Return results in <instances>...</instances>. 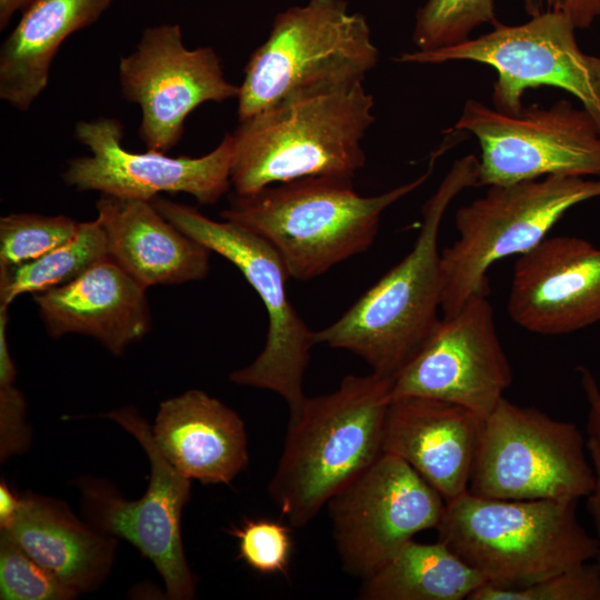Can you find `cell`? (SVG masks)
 I'll use <instances>...</instances> for the list:
<instances>
[{
  "mask_svg": "<svg viewBox=\"0 0 600 600\" xmlns=\"http://www.w3.org/2000/svg\"><path fill=\"white\" fill-rule=\"evenodd\" d=\"M479 159L456 160L422 208L410 252L337 321L314 331L316 344L348 350L372 372L394 379L418 353L438 321L442 297L439 232L444 213L464 189L478 187Z\"/></svg>",
  "mask_w": 600,
  "mask_h": 600,
  "instance_id": "cell-1",
  "label": "cell"
},
{
  "mask_svg": "<svg viewBox=\"0 0 600 600\" xmlns=\"http://www.w3.org/2000/svg\"><path fill=\"white\" fill-rule=\"evenodd\" d=\"M393 379L347 376L333 392L307 398L289 420L268 492L292 527H304L383 452Z\"/></svg>",
  "mask_w": 600,
  "mask_h": 600,
  "instance_id": "cell-2",
  "label": "cell"
},
{
  "mask_svg": "<svg viewBox=\"0 0 600 600\" xmlns=\"http://www.w3.org/2000/svg\"><path fill=\"white\" fill-rule=\"evenodd\" d=\"M437 159L431 156L428 170L414 180L377 196H360L351 178L313 176L234 194L220 217L270 242L289 278L310 280L367 251L384 210L423 184Z\"/></svg>",
  "mask_w": 600,
  "mask_h": 600,
  "instance_id": "cell-3",
  "label": "cell"
},
{
  "mask_svg": "<svg viewBox=\"0 0 600 600\" xmlns=\"http://www.w3.org/2000/svg\"><path fill=\"white\" fill-rule=\"evenodd\" d=\"M374 100L357 82L284 101L240 120L232 136L231 184L238 196L313 176L353 178Z\"/></svg>",
  "mask_w": 600,
  "mask_h": 600,
  "instance_id": "cell-4",
  "label": "cell"
},
{
  "mask_svg": "<svg viewBox=\"0 0 600 600\" xmlns=\"http://www.w3.org/2000/svg\"><path fill=\"white\" fill-rule=\"evenodd\" d=\"M578 500H507L469 491L446 502L438 540L488 583L518 589L594 559L597 539L577 516Z\"/></svg>",
  "mask_w": 600,
  "mask_h": 600,
  "instance_id": "cell-5",
  "label": "cell"
},
{
  "mask_svg": "<svg viewBox=\"0 0 600 600\" xmlns=\"http://www.w3.org/2000/svg\"><path fill=\"white\" fill-rule=\"evenodd\" d=\"M379 60L366 17L344 0H309L279 12L250 56L239 86L238 119L296 98L357 82Z\"/></svg>",
  "mask_w": 600,
  "mask_h": 600,
  "instance_id": "cell-6",
  "label": "cell"
},
{
  "mask_svg": "<svg viewBox=\"0 0 600 600\" xmlns=\"http://www.w3.org/2000/svg\"><path fill=\"white\" fill-rule=\"evenodd\" d=\"M597 197L600 178L547 176L489 186L483 197L459 208L458 239L441 252L443 316L474 296L488 297L494 262L530 251L569 209Z\"/></svg>",
  "mask_w": 600,
  "mask_h": 600,
  "instance_id": "cell-7",
  "label": "cell"
},
{
  "mask_svg": "<svg viewBox=\"0 0 600 600\" xmlns=\"http://www.w3.org/2000/svg\"><path fill=\"white\" fill-rule=\"evenodd\" d=\"M153 207L179 230L232 262L259 294L268 313V333L260 354L233 371V383L279 394L294 419L307 399L303 377L316 344L311 331L292 306L286 290L289 278L277 250L264 238L232 221H214L196 208L160 194Z\"/></svg>",
  "mask_w": 600,
  "mask_h": 600,
  "instance_id": "cell-8",
  "label": "cell"
},
{
  "mask_svg": "<svg viewBox=\"0 0 600 600\" xmlns=\"http://www.w3.org/2000/svg\"><path fill=\"white\" fill-rule=\"evenodd\" d=\"M596 472L579 428L504 397L484 418L469 492L507 500H580Z\"/></svg>",
  "mask_w": 600,
  "mask_h": 600,
  "instance_id": "cell-9",
  "label": "cell"
},
{
  "mask_svg": "<svg viewBox=\"0 0 600 600\" xmlns=\"http://www.w3.org/2000/svg\"><path fill=\"white\" fill-rule=\"evenodd\" d=\"M576 27L564 14L544 12L518 26L498 23L478 38L436 49L404 52L403 63L436 64L469 60L497 71L494 109L518 113L528 89L560 88L574 96L600 132V58L584 53L576 39Z\"/></svg>",
  "mask_w": 600,
  "mask_h": 600,
  "instance_id": "cell-10",
  "label": "cell"
},
{
  "mask_svg": "<svg viewBox=\"0 0 600 600\" xmlns=\"http://www.w3.org/2000/svg\"><path fill=\"white\" fill-rule=\"evenodd\" d=\"M479 141L478 186L547 176L600 177V132L583 108L560 99L506 113L470 99L454 126Z\"/></svg>",
  "mask_w": 600,
  "mask_h": 600,
  "instance_id": "cell-11",
  "label": "cell"
},
{
  "mask_svg": "<svg viewBox=\"0 0 600 600\" xmlns=\"http://www.w3.org/2000/svg\"><path fill=\"white\" fill-rule=\"evenodd\" d=\"M103 417L116 421L141 444L150 461V481L141 498L127 500L107 481L82 479L79 488L83 513L90 524L130 542L152 562L163 580L167 598L192 599L198 579L188 564L181 534L191 480L161 453L151 427L134 408L112 410Z\"/></svg>",
  "mask_w": 600,
  "mask_h": 600,
  "instance_id": "cell-12",
  "label": "cell"
},
{
  "mask_svg": "<svg viewBox=\"0 0 600 600\" xmlns=\"http://www.w3.org/2000/svg\"><path fill=\"white\" fill-rule=\"evenodd\" d=\"M328 507L342 570L364 580L417 533L437 529L446 500L406 461L382 453Z\"/></svg>",
  "mask_w": 600,
  "mask_h": 600,
  "instance_id": "cell-13",
  "label": "cell"
},
{
  "mask_svg": "<svg viewBox=\"0 0 600 600\" xmlns=\"http://www.w3.org/2000/svg\"><path fill=\"white\" fill-rule=\"evenodd\" d=\"M122 97L140 106L139 137L148 150L167 152L181 139L187 117L200 104L239 94L210 47L188 49L179 24L147 28L137 48L119 60Z\"/></svg>",
  "mask_w": 600,
  "mask_h": 600,
  "instance_id": "cell-14",
  "label": "cell"
},
{
  "mask_svg": "<svg viewBox=\"0 0 600 600\" xmlns=\"http://www.w3.org/2000/svg\"><path fill=\"white\" fill-rule=\"evenodd\" d=\"M487 296H474L440 318L418 353L393 379L392 398L452 402L486 418L512 383Z\"/></svg>",
  "mask_w": 600,
  "mask_h": 600,
  "instance_id": "cell-15",
  "label": "cell"
},
{
  "mask_svg": "<svg viewBox=\"0 0 600 600\" xmlns=\"http://www.w3.org/2000/svg\"><path fill=\"white\" fill-rule=\"evenodd\" d=\"M123 126L114 118L79 121L74 139L90 156L69 161L66 184L80 191L151 201L161 192H184L201 204H213L231 186L232 136L228 133L209 153L169 157L148 150L131 152L122 146Z\"/></svg>",
  "mask_w": 600,
  "mask_h": 600,
  "instance_id": "cell-16",
  "label": "cell"
},
{
  "mask_svg": "<svg viewBox=\"0 0 600 600\" xmlns=\"http://www.w3.org/2000/svg\"><path fill=\"white\" fill-rule=\"evenodd\" d=\"M507 308L513 322L542 336L600 322V249L577 237H547L518 258Z\"/></svg>",
  "mask_w": 600,
  "mask_h": 600,
  "instance_id": "cell-17",
  "label": "cell"
},
{
  "mask_svg": "<svg viewBox=\"0 0 600 600\" xmlns=\"http://www.w3.org/2000/svg\"><path fill=\"white\" fill-rule=\"evenodd\" d=\"M484 418L438 399L392 398L382 452L399 457L449 502L469 490Z\"/></svg>",
  "mask_w": 600,
  "mask_h": 600,
  "instance_id": "cell-18",
  "label": "cell"
},
{
  "mask_svg": "<svg viewBox=\"0 0 600 600\" xmlns=\"http://www.w3.org/2000/svg\"><path fill=\"white\" fill-rule=\"evenodd\" d=\"M146 289L108 257L34 300L51 337L86 334L120 356L150 328Z\"/></svg>",
  "mask_w": 600,
  "mask_h": 600,
  "instance_id": "cell-19",
  "label": "cell"
},
{
  "mask_svg": "<svg viewBox=\"0 0 600 600\" xmlns=\"http://www.w3.org/2000/svg\"><path fill=\"white\" fill-rule=\"evenodd\" d=\"M151 431L161 453L190 480L229 484L249 463L242 419L202 390L162 401Z\"/></svg>",
  "mask_w": 600,
  "mask_h": 600,
  "instance_id": "cell-20",
  "label": "cell"
},
{
  "mask_svg": "<svg viewBox=\"0 0 600 600\" xmlns=\"http://www.w3.org/2000/svg\"><path fill=\"white\" fill-rule=\"evenodd\" d=\"M96 207L108 257L143 287L208 274L211 251L168 221L151 201L101 193Z\"/></svg>",
  "mask_w": 600,
  "mask_h": 600,
  "instance_id": "cell-21",
  "label": "cell"
},
{
  "mask_svg": "<svg viewBox=\"0 0 600 600\" xmlns=\"http://www.w3.org/2000/svg\"><path fill=\"white\" fill-rule=\"evenodd\" d=\"M6 532L78 596L109 576L117 538L81 521L62 501L26 492Z\"/></svg>",
  "mask_w": 600,
  "mask_h": 600,
  "instance_id": "cell-22",
  "label": "cell"
},
{
  "mask_svg": "<svg viewBox=\"0 0 600 600\" xmlns=\"http://www.w3.org/2000/svg\"><path fill=\"white\" fill-rule=\"evenodd\" d=\"M112 0H32L0 48V98L27 111L48 84L62 42L94 23Z\"/></svg>",
  "mask_w": 600,
  "mask_h": 600,
  "instance_id": "cell-23",
  "label": "cell"
},
{
  "mask_svg": "<svg viewBox=\"0 0 600 600\" xmlns=\"http://www.w3.org/2000/svg\"><path fill=\"white\" fill-rule=\"evenodd\" d=\"M487 580L448 544L408 542L383 568L363 580L364 600H469Z\"/></svg>",
  "mask_w": 600,
  "mask_h": 600,
  "instance_id": "cell-24",
  "label": "cell"
},
{
  "mask_svg": "<svg viewBox=\"0 0 600 600\" xmlns=\"http://www.w3.org/2000/svg\"><path fill=\"white\" fill-rule=\"evenodd\" d=\"M108 258L104 231L98 219L79 222L76 234L43 256L0 267V303L8 307L22 293L63 286Z\"/></svg>",
  "mask_w": 600,
  "mask_h": 600,
  "instance_id": "cell-25",
  "label": "cell"
},
{
  "mask_svg": "<svg viewBox=\"0 0 600 600\" xmlns=\"http://www.w3.org/2000/svg\"><path fill=\"white\" fill-rule=\"evenodd\" d=\"M486 23H499L493 0H427L417 11L412 40L417 50L452 47Z\"/></svg>",
  "mask_w": 600,
  "mask_h": 600,
  "instance_id": "cell-26",
  "label": "cell"
},
{
  "mask_svg": "<svg viewBox=\"0 0 600 600\" xmlns=\"http://www.w3.org/2000/svg\"><path fill=\"white\" fill-rule=\"evenodd\" d=\"M79 222L66 216L11 213L0 219V267L33 260L70 240Z\"/></svg>",
  "mask_w": 600,
  "mask_h": 600,
  "instance_id": "cell-27",
  "label": "cell"
},
{
  "mask_svg": "<svg viewBox=\"0 0 600 600\" xmlns=\"http://www.w3.org/2000/svg\"><path fill=\"white\" fill-rule=\"evenodd\" d=\"M78 594L0 531L1 600H72Z\"/></svg>",
  "mask_w": 600,
  "mask_h": 600,
  "instance_id": "cell-28",
  "label": "cell"
},
{
  "mask_svg": "<svg viewBox=\"0 0 600 600\" xmlns=\"http://www.w3.org/2000/svg\"><path fill=\"white\" fill-rule=\"evenodd\" d=\"M469 600H600V571L588 561L523 588L504 589L486 582Z\"/></svg>",
  "mask_w": 600,
  "mask_h": 600,
  "instance_id": "cell-29",
  "label": "cell"
},
{
  "mask_svg": "<svg viewBox=\"0 0 600 600\" xmlns=\"http://www.w3.org/2000/svg\"><path fill=\"white\" fill-rule=\"evenodd\" d=\"M239 541V558L260 573L288 576L292 551L291 530L281 522L247 519L228 531Z\"/></svg>",
  "mask_w": 600,
  "mask_h": 600,
  "instance_id": "cell-30",
  "label": "cell"
},
{
  "mask_svg": "<svg viewBox=\"0 0 600 600\" xmlns=\"http://www.w3.org/2000/svg\"><path fill=\"white\" fill-rule=\"evenodd\" d=\"M26 400L13 382L0 383V461L23 454L31 444L32 433L26 421Z\"/></svg>",
  "mask_w": 600,
  "mask_h": 600,
  "instance_id": "cell-31",
  "label": "cell"
},
{
  "mask_svg": "<svg viewBox=\"0 0 600 600\" xmlns=\"http://www.w3.org/2000/svg\"><path fill=\"white\" fill-rule=\"evenodd\" d=\"M524 10L530 17L544 12L562 13L577 29H586L600 18V0H524Z\"/></svg>",
  "mask_w": 600,
  "mask_h": 600,
  "instance_id": "cell-32",
  "label": "cell"
},
{
  "mask_svg": "<svg viewBox=\"0 0 600 600\" xmlns=\"http://www.w3.org/2000/svg\"><path fill=\"white\" fill-rule=\"evenodd\" d=\"M580 382L588 403L586 430L588 437L600 441V387L593 373L580 367Z\"/></svg>",
  "mask_w": 600,
  "mask_h": 600,
  "instance_id": "cell-33",
  "label": "cell"
},
{
  "mask_svg": "<svg viewBox=\"0 0 600 600\" xmlns=\"http://www.w3.org/2000/svg\"><path fill=\"white\" fill-rule=\"evenodd\" d=\"M587 449L596 472V486L587 497V510L593 521L597 533L598 550L594 557V563L600 571V441L588 437Z\"/></svg>",
  "mask_w": 600,
  "mask_h": 600,
  "instance_id": "cell-34",
  "label": "cell"
},
{
  "mask_svg": "<svg viewBox=\"0 0 600 600\" xmlns=\"http://www.w3.org/2000/svg\"><path fill=\"white\" fill-rule=\"evenodd\" d=\"M20 503V497L16 496L6 481L0 484V529L6 527L14 517Z\"/></svg>",
  "mask_w": 600,
  "mask_h": 600,
  "instance_id": "cell-35",
  "label": "cell"
},
{
  "mask_svg": "<svg viewBox=\"0 0 600 600\" xmlns=\"http://www.w3.org/2000/svg\"><path fill=\"white\" fill-rule=\"evenodd\" d=\"M32 0H0V29L3 30L10 22L12 14L22 11Z\"/></svg>",
  "mask_w": 600,
  "mask_h": 600,
  "instance_id": "cell-36",
  "label": "cell"
}]
</instances>
